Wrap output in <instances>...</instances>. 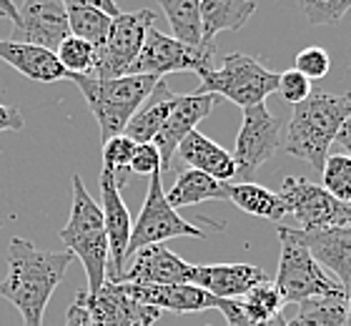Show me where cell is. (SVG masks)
<instances>
[{
  "label": "cell",
  "instance_id": "31",
  "mask_svg": "<svg viewBox=\"0 0 351 326\" xmlns=\"http://www.w3.org/2000/svg\"><path fill=\"white\" fill-rule=\"evenodd\" d=\"M136 141H131L128 136H113L108 141H103V168H108L110 174L116 176L118 189H123L128 181V166L136 153Z\"/></svg>",
  "mask_w": 351,
  "mask_h": 326
},
{
  "label": "cell",
  "instance_id": "18",
  "mask_svg": "<svg viewBox=\"0 0 351 326\" xmlns=\"http://www.w3.org/2000/svg\"><path fill=\"white\" fill-rule=\"evenodd\" d=\"M136 261L118 283H191L193 264L173 254L166 244H151L136 251Z\"/></svg>",
  "mask_w": 351,
  "mask_h": 326
},
{
  "label": "cell",
  "instance_id": "42",
  "mask_svg": "<svg viewBox=\"0 0 351 326\" xmlns=\"http://www.w3.org/2000/svg\"><path fill=\"white\" fill-rule=\"evenodd\" d=\"M0 18H8L18 25V8H15L13 0H0Z\"/></svg>",
  "mask_w": 351,
  "mask_h": 326
},
{
  "label": "cell",
  "instance_id": "26",
  "mask_svg": "<svg viewBox=\"0 0 351 326\" xmlns=\"http://www.w3.org/2000/svg\"><path fill=\"white\" fill-rule=\"evenodd\" d=\"M173 38L186 45H206L201 28V0H158Z\"/></svg>",
  "mask_w": 351,
  "mask_h": 326
},
{
  "label": "cell",
  "instance_id": "38",
  "mask_svg": "<svg viewBox=\"0 0 351 326\" xmlns=\"http://www.w3.org/2000/svg\"><path fill=\"white\" fill-rule=\"evenodd\" d=\"M66 326H93L90 314H88V306H86V291H78V294H75V301L68 306Z\"/></svg>",
  "mask_w": 351,
  "mask_h": 326
},
{
  "label": "cell",
  "instance_id": "17",
  "mask_svg": "<svg viewBox=\"0 0 351 326\" xmlns=\"http://www.w3.org/2000/svg\"><path fill=\"white\" fill-rule=\"evenodd\" d=\"M266 281V271L254 264H208L193 266L191 274V283L206 289L216 299H243L251 289Z\"/></svg>",
  "mask_w": 351,
  "mask_h": 326
},
{
  "label": "cell",
  "instance_id": "3",
  "mask_svg": "<svg viewBox=\"0 0 351 326\" xmlns=\"http://www.w3.org/2000/svg\"><path fill=\"white\" fill-rule=\"evenodd\" d=\"M66 251L78 256L86 268L88 289L90 294L101 289L108 279V236L103 224L101 206L88 196L86 183L78 174L73 176V203L68 224L58 231Z\"/></svg>",
  "mask_w": 351,
  "mask_h": 326
},
{
  "label": "cell",
  "instance_id": "15",
  "mask_svg": "<svg viewBox=\"0 0 351 326\" xmlns=\"http://www.w3.org/2000/svg\"><path fill=\"white\" fill-rule=\"evenodd\" d=\"M216 103H219V95L213 93H178L173 108H171L169 118H166V124L158 130V136L154 138V145L161 153L163 171H169L173 166L178 143L189 136L191 130H196V126L216 108Z\"/></svg>",
  "mask_w": 351,
  "mask_h": 326
},
{
  "label": "cell",
  "instance_id": "14",
  "mask_svg": "<svg viewBox=\"0 0 351 326\" xmlns=\"http://www.w3.org/2000/svg\"><path fill=\"white\" fill-rule=\"evenodd\" d=\"M86 306L93 326H154L161 316L158 309L136 301L113 281H106L95 294L86 291Z\"/></svg>",
  "mask_w": 351,
  "mask_h": 326
},
{
  "label": "cell",
  "instance_id": "16",
  "mask_svg": "<svg viewBox=\"0 0 351 326\" xmlns=\"http://www.w3.org/2000/svg\"><path fill=\"white\" fill-rule=\"evenodd\" d=\"M125 294L136 301L154 306L158 312L173 314H201L219 306V299L211 296L196 283H121Z\"/></svg>",
  "mask_w": 351,
  "mask_h": 326
},
{
  "label": "cell",
  "instance_id": "7",
  "mask_svg": "<svg viewBox=\"0 0 351 326\" xmlns=\"http://www.w3.org/2000/svg\"><path fill=\"white\" fill-rule=\"evenodd\" d=\"M154 10H136V13H118L110 21L108 36L95 48L93 78L108 80L128 75V68L136 63L148 28H154Z\"/></svg>",
  "mask_w": 351,
  "mask_h": 326
},
{
  "label": "cell",
  "instance_id": "1",
  "mask_svg": "<svg viewBox=\"0 0 351 326\" xmlns=\"http://www.w3.org/2000/svg\"><path fill=\"white\" fill-rule=\"evenodd\" d=\"M75 256L71 251H43L15 236L8 246V274L0 281V299L21 312L23 326H43L53 291L63 281Z\"/></svg>",
  "mask_w": 351,
  "mask_h": 326
},
{
  "label": "cell",
  "instance_id": "12",
  "mask_svg": "<svg viewBox=\"0 0 351 326\" xmlns=\"http://www.w3.org/2000/svg\"><path fill=\"white\" fill-rule=\"evenodd\" d=\"M101 196H103V224L108 236V279L106 281L118 283L125 271L128 259V244H131L133 221L128 213V206L123 203V196L116 183V176L108 168L101 171Z\"/></svg>",
  "mask_w": 351,
  "mask_h": 326
},
{
  "label": "cell",
  "instance_id": "11",
  "mask_svg": "<svg viewBox=\"0 0 351 326\" xmlns=\"http://www.w3.org/2000/svg\"><path fill=\"white\" fill-rule=\"evenodd\" d=\"M284 121L274 116L266 103H256L251 108H243V124L239 136H236L234 161H236V174L243 181H251V176L266 161L274 159V153L281 145V133H284Z\"/></svg>",
  "mask_w": 351,
  "mask_h": 326
},
{
  "label": "cell",
  "instance_id": "33",
  "mask_svg": "<svg viewBox=\"0 0 351 326\" xmlns=\"http://www.w3.org/2000/svg\"><path fill=\"white\" fill-rule=\"evenodd\" d=\"M308 25H331L351 10V0H299Z\"/></svg>",
  "mask_w": 351,
  "mask_h": 326
},
{
  "label": "cell",
  "instance_id": "32",
  "mask_svg": "<svg viewBox=\"0 0 351 326\" xmlns=\"http://www.w3.org/2000/svg\"><path fill=\"white\" fill-rule=\"evenodd\" d=\"M58 56L60 65L66 68L68 73H78V75H90L93 73V63H95V48L83 38L68 36L63 43L58 45Z\"/></svg>",
  "mask_w": 351,
  "mask_h": 326
},
{
  "label": "cell",
  "instance_id": "6",
  "mask_svg": "<svg viewBox=\"0 0 351 326\" xmlns=\"http://www.w3.org/2000/svg\"><path fill=\"white\" fill-rule=\"evenodd\" d=\"M278 88V73L269 71L258 63L254 56L246 53H228L221 60L219 68H211L201 75V83L193 93H213L223 95L231 103L251 108L256 103H263Z\"/></svg>",
  "mask_w": 351,
  "mask_h": 326
},
{
  "label": "cell",
  "instance_id": "30",
  "mask_svg": "<svg viewBox=\"0 0 351 326\" xmlns=\"http://www.w3.org/2000/svg\"><path fill=\"white\" fill-rule=\"evenodd\" d=\"M243 306V312L249 314L251 319L256 321H271L281 316V309H284V299L278 294V289L271 281L261 283L256 289H251L243 299H239Z\"/></svg>",
  "mask_w": 351,
  "mask_h": 326
},
{
  "label": "cell",
  "instance_id": "37",
  "mask_svg": "<svg viewBox=\"0 0 351 326\" xmlns=\"http://www.w3.org/2000/svg\"><path fill=\"white\" fill-rule=\"evenodd\" d=\"M128 171H131V174H138V176H148V178H151L154 174H163L161 153H158V148H156L154 143H138L136 145V153H133Z\"/></svg>",
  "mask_w": 351,
  "mask_h": 326
},
{
  "label": "cell",
  "instance_id": "13",
  "mask_svg": "<svg viewBox=\"0 0 351 326\" xmlns=\"http://www.w3.org/2000/svg\"><path fill=\"white\" fill-rule=\"evenodd\" d=\"M68 36L71 28L63 0H23L13 40L40 45L56 53Z\"/></svg>",
  "mask_w": 351,
  "mask_h": 326
},
{
  "label": "cell",
  "instance_id": "39",
  "mask_svg": "<svg viewBox=\"0 0 351 326\" xmlns=\"http://www.w3.org/2000/svg\"><path fill=\"white\" fill-rule=\"evenodd\" d=\"M23 128H25V118H23L21 108L0 103V133L3 130H23Z\"/></svg>",
  "mask_w": 351,
  "mask_h": 326
},
{
  "label": "cell",
  "instance_id": "34",
  "mask_svg": "<svg viewBox=\"0 0 351 326\" xmlns=\"http://www.w3.org/2000/svg\"><path fill=\"white\" fill-rule=\"evenodd\" d=\"M293 68H296L301 75H306L308 80H322V78H326V73H329L331 58L324 48H319V45H308V48H304V51L296 56Z\"/></svg>",
  "mask_w": 351,
  "mask_h": 326
},
{
  "label": "cell",
  "instance_id": "27",
  "mask_svg": "<svg viewBox=\"0 0 351 326\" xmlns=\"http://www.w3.org/2000/svg\"><path fill=\"white\" fill-rule=\"evenodd\" d=\"M286 326H346V294L301 301L296 316Z\"/></svg>",
  "mask_w": 351,
  "mask_h": 326
},
{
  "label": "cell",
  "instance_id": "5",
  "mask_svg": "<svg viewBox=\"0 0 351 326\" xmlns=\"http://www.w3.org/2000/svg\"><path fill=\"white\" fill-rule=\"evenodd\" d=\"M278 241H281V256H278V271L274 286L278 289L284 304H301L316 296H337L346 294L344 286L326 274V268L314 259L308 246L301 239V231L278 226Z\"/></svg>",
  "mask_w": 351,
  "mask_h": 326
},
{
  "label": "cell",
  "instance_id": "9",
  "mask_svg": "<svg viewBox=\"0 0 351 326\" xmlns=\"http://www.w3.org/2000/svg\"><path fill=\"white\" fill-rule=\"evenodd\" d=\"M206 239V231L189 224L186 218L178 216V211L166 201V191H163V174L151 176L148 183V194L143 201L136 224L131 231V244H128V256L136 254L138 248L151 246V244H166L171 239Z\"/></svg>",
  "mask_w": 351,
  "mask_h": 326
},
{
  "label": "cell",
  "instance_id": "40",
  "mask_svg": "<svg viewBox=\"0 0 351 326\" xmlns=\"http://www.w3.org/2000/svg\"><path fill=\"white\" fill-rule=\"evenodd\" d=\"M63 3H81V5H93L103 13H108L110 18H116L121 13V8L116 5V0H63Z\"/></svg>",
  "mask_w": 351,
  "mask_h": 326
},
{
  "label": "cell",
  "instance_id": "28",
  "mask_svg": "<svg viewBox=\"0 0 351 326\" xmlns=\"http://www.w3.org/2000/svg\"><path fill=\"white\" fill-rule=\"evenodd\" d=\"M66 13L71 36L83 38L93 48H98L106 40L110 21H113L108 13H103V10H98L93 5H81V3H66Z\"/></svg>",
  "mask_w": 351,
  "mask_h": 326
},
{
  "label": "cell",
  "instance_id": "23",
  "mask_svg": "<svg viewBox=\"0 0 351 326\" xmlns=\"http://www.w3.org/2000/svg\"><path fill=\"white\" fill-rule=\"evenodd\" d=\"M256 13L254 0H201V28L204 43L213 45L219 33L241 30Z\"/></svg>",
  "mask_w": 351,
  "mask_h": 326
},
{
  "label": "cell",
  "instance_id": "25",
  "mask_svg": "<svg viewBox=\"0 0 351 326\" xmlns=\"http://www.w3.org/2000/svg\"><path fill=\"white\" fill-rule=\"evenodd\" d=\"M228 201L234 203L236 209H241L243 213L266 218V221H281L289 213V206L281 198V194L263 189L254 181L228 183Z\"/></svg>",
  "mask_w": 351,
  "mask_h": 326
},
{
  "label": "cell",
  "instance_id": "44",
  "mask_svg": "<svg viewBox=\"0 0 351 326\" xmlns=\"http://www.w3.org/2000/svg\"><path fill=\"white\" fill-rule=\"evenodd\" d=\"M0 224H3V221H0Z\"/></svg>",
  "mask_w": 351,
  "mask_h": 326
},
{
  "label": "cell",
  "instance_id": "24",
  "mask_svg": "<svg viewBox=\"0 0 351 326\" xmlns=\"http://www.w3.org/2000/svg\"><path fill=\"white\" fill-rule=\"evenodd\" d=\"M166 201L173 209H186V206H198L204 201H228V183L216 181L213 176L183 168L176 176L173 186L166 191Z\"/></svg>",
  "mask_w": 351,
  "mask_h": 326
},
{
  "label": "cell",
  "instance_id": "22",
  "mask_svg": "<svg viewBox=\"0 0 351 326\" xmlns=\"http://www.w3.org/2000/svg\"><path fill=\"white\" fill-rule=\"evenodd\" d=\"M176 98H178V93L173 88H169V83L161 78L151 91V95L143 101V106L125 124L123 136H128L136 143H154V138L158 136V130L163 128L171 108H173Z\"/></svg>",
  "mask_w": 351,
  "mask_h": 326
},
{
  "label": "cell",
  "instance_id": "29",
  "mask_svg": "<svg viewBox=\"0 0 351 326\" xmlns=\"http://www.w3.org/2000/svg\"><path fill=\"white\" fill-rule=\"evenodd\" d=\"M322 176L324 189L341 203L351 206V156H346V153H331V156H326Z\"/></svg>",
  "mask_w": 351,
  "mask_h": 326
},
{
  "label": "cell",
  "instance_id": "10",
  "mask_svg": "<svg viewBox=\"0 0 351 326\" xmlns=\"http://www.w3.org/2000/svg\"><path fill=\"white\" fill-rule=\"evenodd\" d=\"M281 198L289 206V213L299 218L301 231H324L351 226V206L341 203L319 183L289 176L281 183Z\"/></svg>",
  "mask_w": 351,
  "mask_h": 326
},
{
  "label": "cell",
  "instance_id": "36",
  "mask_svg": "<svg viewBox=\"0 0 351 326\" xmlns=\"http://www.w3.org/2000/svg\"><path fill=\"white\" fill-rule=\"evenodd\" d=\"M216 309L223 314V319H226L228 326H286L284 316H276V319H271V321L251 319L249 314L243 312V306L239 299H219V306H216Z\"/></svg>",
  "mask_w": 351,
  "mask_h": 326
},
{
  "label": "cell",
  "instance_id": "35",
  "mask_svg": "<svg viewBox=\"0 0 351 326\" xmlns=\"http://www.w3.org/2000/svg\"><path fill=\"white\" fill-rule=\"evenodd\" d=\"M278 93H281V98H284L286 103H291V106H299V103H304L311 95V80L306 78V75H301L296 68H291V71H284L278 73Z\"/></svg>",
  "mask_w": 351,
  "mask_h": 326
},
{
  "label": "cell",
  "instance_id": "8",
  "mask_svg": "<svg viewBox=\"0 0 351 326\" xmlns=\"http://www.w3.org/2000/svg\"><path fill=\"white\" fill-rule=\"evenodd\" d=\"M213 45H186L176 38L163 36L161 30L148 28L143 48L136 63L128 68V75H156L163 78L169 73L191 71L204 75L213 68Z\"/></svg>",
  "mask_w": 351,
  "mask_h": 326
},
{
  "label": "cell",
  "instance_id": "43",
  "mask_svg": "<svg viewBox=\"0 0 351 326\" xmlns=\"http://www.w3.org/2000/svg\"><path fill=\"white\" fill-rule=\"evenodd\" d=\"M346 326H351V286L346 289Z\"/></svg>",
  "mask_w": 351,
  "mask_h": 326
},
{
  "label": "cell",
  "instance_id": "20",
  "mask_svg": "<svg viewBox=\"0 0 351 326\" xmlns=\"http://www.w3.org/2000/svg\"><path fill=\"white\" fill-rule=\"evenodd\" d=\"M176 156L186 163V168H193V171L213 176L216 181L228 183L231 178L239 176L236 174L234 153H228L223 145H219L216 141L204 136L201 130H191L189 136L178 143Z\"/></svg>",
  "mask_w": 351,
  "mask_h": 326
},
{
  "label": "cell",
  "instance_id": "41",
  "mask_svg": "<svg viewBox=\"0 0 351 326\" xmlns=\"http://www.w3.org/2000/svg\"><path fill=\"white\" fill-rule=\"evenodd\" d=\"M337 143L346 151V156H351V118L341 126V130L337 133Z\"/></svg>",
  "mask_w": 351,
  "mask_h": 326
},
{
  "label": "cell",
  "instance_id": "2",
  "mask_svg": "<svg viewBox=\"0 0 351 326\" xmlns=\"http://www.w3.org/2000/svg\"><path fill=\"white\" fill-rule=\"evenodd\" d=\"M349 118L351 91L349 93L311 91L306 101L293 106L284 138L286 153L293 159L306 161L314 171L322 174L324 161L329 156V145L337 141V133Z\"/></svg>",
  "mask_w": 351,
  "mask_h": 326
},
{
  "label": "cell",
  "instance_id": "19",
  "mask_svg": "<svg viewBox=\"0 0 351 326\" xmlns=\"http://www.w3.org/2000/svg\"><path fill=\"white\" fill-rule=\"evenodd\" d=\"M301 239L314 254V259L337 279L344 291L351 286V226L324 229V231H301Z\"/></svg>",
  "mask_w": 351,
  "mask_h": 326
},
{
  "label": "cell",
  "instance_id": "4",
  "mask_svg": "<svg viewBox=\"0 0 351 326\" xmlns=\"http://www.w3.org/2000/svg\"><path fill=\"white\" fill-rule=\"evenodd\" d=\"M68 80H73L78 86L88 108L101 126V138L108 141V138L123 133L125 124L143 106V101L151 95V91L161 78H156V75H121V78L101 80L93 75L68 73Z\"/></svg>",
  "mask_w": 351,
  "mask_h": 326
},
{
  "label": "cell",
  "instance_id": "21",
  "mask_svg": "<svg viewBox=\"0 0 351 326\" xmlns=\"http://www.w3.org/2000/svg\"><path fill=\"white\" fill-rule=\"evenodd\" d=\"M0 60H5L25 78L38 83L68 80V71L60 65L58 56L40 45L23 43V40H0Z\"/></svg>",
  "mask_w": 351,
  "mask_h": 326
}]
</instances>
